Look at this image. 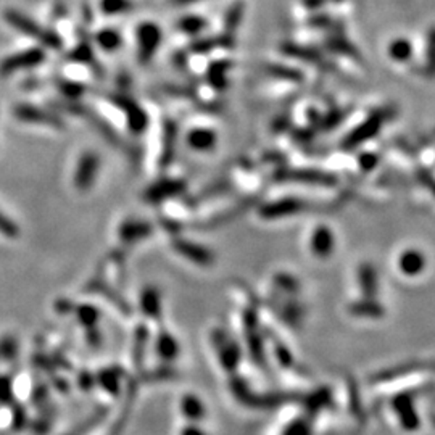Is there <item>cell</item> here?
<instances>
[{
  "label": "cell",
  "mask_w": 435,
  "mask_h": 435,
  "mask_svg": "<svg viewBox=\"0 0 435 435\" xmlns=\"http://www.w3.org/2000/svg\"><path fill=\"white\" fill-rule=\"evenodd\" d=\"M163 150H162V158L163 164H169L173 160L174 150H176V126L173 123H167L163 134Z\"/></svg>",
  "instance_id": "cell-25"
},
{
  "label": "cell",
  "mask_w": 435,
  "mask_h": 435,
  "mask_svg": "<svg viewBox=\"0 0 435 435\" xmlns=\"http://www.w3.org/2000/svg\"><path fill=\"white\" fill-rule=\"evenodd\" d=\"M176 5H189V3H195V2H200V0H173Z\"/></svg>",
  "instance_id": "cell-47"
},
{
  "label": "cell",
  "mask_w": 435,
  "mask_h": 435,
  "mask_svg": "<svg viewBox=\"0 0 435 435\" xmlns=\"http://www.w3.org/2000/svg\"><path fill=\"white\" fill-rule=\"evenodd\" d=\"M274 282H276L278 287L287 290V292H297L298 290V281L287 273L276 274V276H274Z\"/></svg>",
  "instance_id": "cell-37"
},
{
  "label": "cell",
  "mask_w": 435,
  "mask_h": 435,
  "mask_svg": "<svg viewBox=\"0 0 435 435\" xmlns=\"http://www.w3.org/2000/svg\"><path fill=\"white\" fill-rule=\"evenodd\" d=\"M96 39L99 46L103 50H107V52H114V50H118L121 47L123 42L121 34L114 31V29H102V31H99Z\"/></svg>",
  "instance_id": "cell-26"
},
{
  "label": "cell",
  "mask_w": 435,
  "mask_h": 435,
  "mask_svg": "<svg viewBox=\"0 0 435 435\" xmlns=\"http://www.w3.org/2000/svg\"><path fill=\"white\" fill-rule=\"evenodd\" d=\"M153 231L152 224L139 221V219H129V221H124L118 229V236L123 242H137L141 239L148 237Z\"/></svg>",
  "instance_id": "cell-18"
},
{
  "label": "cell",
  "mask_w": 435,
  "mask_h": 435,
  "mask_svg": "<svg viewBox=\"0 0 435 435\" xmlns=\"http://www.w3.org/2000/svg\"><path fill=\"white\" fill-rule=\"evenodd\" d=\"M60 91H62L65 96H68V97H71V99H76L79 96H83L84 87L81 86V84H78V83L62 81V83H60Z\"/></svg>",
  "instance_id": "cell-43"
},
{
  "label": "cell",
  "mask_w": 435,
  "mask_h": 435,
  "mask_svg": "<svg viewBox=\"0 0 435 435\" xmlns=\"http://www.w3.org/2000/svg\"><path fill=\"white\" fill-rule=\"evenodd\" d=\"M221 44V39H198L192 44V52L194 53H208L210 50L218 47Z\"/></svg>",
  "instance_id": "cell-40"
},
{
  "label": "cell",
  "mask_w": 435,
  "mask_h": 435,
  "mask_svg": "<svg viewBox=\"0 0 435 435\" xmlns=\"http://www.w3.org/2000/svg\"><path fill=\"white\" fill-rule=\"evenodd\" d=\"M141 308L142 313L147 318L158 319L162 316V295H160L158 289L153 286H147L141 293Z\"/></svg>",
  "instance_id": "cell-21"
},
{
  "label": "cell",
  "mask_w": 435,
  "mask_h": 435,
  "mask_svg": "<svg viewBox=\"0 0 435 435\" xmlns=\"http://www.w3.org/2000/svg\"><path fill=\"white\" fill-rule=\"evenodd\" d=\"M148 342V331L147 327H137L136 331V342H134V364H139L141 366L144 361V355H145V347H147Z\"/></svg>",
  "instance_id": "cell-33"
},
{
  "label": "cell",
  "mask_w": 435,
  "mask_h": 435,
  "mask_svg": "<svg viewBox=\"0 0 435 435\" xmlns=\"http://www.w3.org/2000/svg\"><path fill=\"white\" fill-rule=\"evenodd\" d=\"M133 3L131 0H102L100 2V10L107 17H114V15L126 13L128 10H131Z\"/></svg>",
  "instance_id": "cell-32"
},
{
  "label": "cell",
  "mask_w": 435,
  "mask_h": 435,
  "mask_svg": "<svg viewBox=\"0 0 435 435\" xmlns=\"http://www.w3.org/2000/svg\"><path fill=\"white\" fill-rule=\"evenodd\" d=\"M274 352H276V357L279 359V363L282 364V366L286 368H290L293 364V355L290 353V350L286 347V345L281 343L278 340V342H274Z\"/></svg>",
  "instance_id": "cell-38"
},
{
  "label": "cell",
  "mask_w": 435,
  "mask_h": 435,
  "mask_svg": "<svg viewBox=\"0 0 435 435\" xmlns=\"http://www.w3.org/2000/svg\"><path fill=\"white\" fill-rule=\"evenodd\" d=\"M427 71L429 74H435V28L429 33L427 44Z\"/></svg>",
  "instance_id": "cell-42"
},
{
  "label": "cell",
  "mask_w": 435,
  "mask_h": 435,
  "mask_svg": "<svg viewBox=\"0 0 435 435\" xmlns=\"http://www.w3.org/2000/svg\"><path fill=\"white\" fill-rule=\"evenodd\" d=\"M44 60H46V52L41 47H31L23 52L8 55L0 62V76H10V74L23 71V69L36 68Z\"/></svg>",
  "instance_id": "cell-4"
},
{
  "label": "cell",
  "mask_w": 435,
  "mask_h": 435,
  "mask_svg": "<svg viewBox=\"0 0 435 435\" xmlns=\"http://www.w3.org/2000/svg\"><path fill=\"white\" fill-rule=\"evenodd\" d=\"M2 353L5 355V357L7 358H12L13 355H15V352H17V348H15V342L12 339H8V340H3L2 342Z\"/></svg>",
  "instance_id": "cell-45"
},
{
  "label": "cell",
  "mask_w": 435,
  "mask_h": 435,
  "mask_svg": "<svg viewBox=\"0 0 435 435\" xmlns=\"http://www.w3.org/2000/svg\"><path fill=\"white\" fill-rule=\"evenodd\" d=\"M284 181H292L300 184H309V186H334L336 178L323 171H314V169H289L281 174Z\"/></svg>",
  "instance_id": "cell-15"
},
{
  "label": "cell",
  "mask_w": 435,
  "mask_h": 435,
  "mask_svg": "<svg viewBox=\"0 0 435 435\" xmlns=\"http://www.w3.org/2000/svg\"><path fill=\"white\" fill-rule=\"evenodd\" d=\"M413 47L409 41L407 39H395L393 42H390L389 46V55L392 57L395 62H407V60L411 58Z\"/></svg>",
  "instance_id": "cell-29"
},
{
  "label": "cell",
  "mask_w": 435,
  "mask_h": 435,
  "mask_svg": "<svg viewBox=\"0 0 435 435\" xmlns=\"http://www.w3.org/2000/svg\"><path fill=\"white\" fill-rule=\"evenodd\" d=\"M76 316L78 321L81 323L84 327L94 329L99 324L100 313L96 307H92V305H79V307H76Z\"/></svg>",
  "instance_id": "cell-30"
},
{
  "label": "cell",
  "mask_w": 435,
  "mask_h": 435,
  "mask_svg": "<svg viewBox=\"0 0 435 435\" xmlns=\"http://www.w3.org/2000/svg\"><path fill=\"white\" fill-rule=\"evenodd\" d=\"M419 368H421V366H419V364H416V363H411V364H400V366L390 368V369H387V371L379 373L377 376L374 377V381H377V382L393 381V379H400V377L409 376V374H411V373L418 371Z\"/></svg>",
  "instance_id": "cell-24"
},
{
  "label": "cell",
  "mask_w": 435,
  "mask_h": 435,
  "mask_svg": "<svg viewBox=\"0 0 435 435\" xmlns=\"http://www.w3.org/2000/svg\"><path fill=\"white\" fill-rule=\"evenodd\" d=\"M348 313L357 318H369V319H379L384 318L386 314V308L382 303L376 302V298H361L358 302H353L348 305Z\"/></svg>",
  "instance_id": "cell-20"
},
{
  "label": "cell",
  "mask_w": 435,
  "mask_h": 435,
  "mask_svg": "<svg viewBox=\"0 0 435 435\" xmlns=\"http://www.w3.org/2000/svg\"><path fill=\"white\" fill-rule=\"evenodd\" d=\"M181 413L182 416L191 421V424H197L207 418V407H205L203 400L197 397L195 393H186L181 400Z\"/></svg>",
  "instance_id": "cell-19"
},
{
  "label": "cell",
  "mask_w": 435,
  "mask_h": 435,
  "mask_svg": "<svg viewBox=\"0 0 435 435\" xmlns=\"http://www.w3.org/2000/svg\"><path fill=\"white\" fill-rule=\"evenodd\" d=\"M15 117L22 121L26 123H36V124H47V126H53V128H63L62 119L55 114L46 112V110L39 108V107H33V105H18L15 108Z\"/></svg>",
  "instance_id": "cell-16"
},
{
  "label": "cell",
  "mask_w": 435,
  "mask_h": 435,
  "mask_svg": "<svg viewBox=\"0 0 435 435\" xmlns=\"http://www.w3.org/2000/svg\"><path fill=\"white\" fill-rule=\"evenodd\" d=\"M242 15H244V5L242 3H234L232 7L228 10L226 17H224V28H226L228 33L236 31L239 24H241Z\"/></svg>",
  "instance_id": "cell-34"
},
{
  "label": "cell",
  "mask_w": 435,
  "mask_h": 435,
  "mask_svg": "<svg viewBox=\"0 0 435 435\" xmlns=\"http://www.w3.org/2000/svg\"><path fill=\"white\" fill-rule=\"evenodd\" d=\"M358 286L363 298H376L379 290L377 269L371 263H361L358 268Z\"/></svg>",
  "instance_id": "cell-17"
},
{
  "label": "cell",
  "mask_w": 435,
  "mask_h": 435,
  "mask_svg": "<svg viewBox=\"0 0 435 435\" xmlns=\"http://www.w3.org/2000/svg\"><path fill=\"white\" fill-rule=\"evenodd\" d=\"M244 332H245V342H247L248 353L253 358L257 364H263L264 361V339L259 332L258 327V318L253 309H248L244 314Z\"/></svg>",
  "instance_id": "cell-7"
},
{
  "label": "cell",
  "mask_w": 435,
  "mask_h": 435,
  "mask_svg": "<svg viewBox=\"0 0 435 435\" xmlns=\"http://www.w3.org/2000/svg\"><path fill=\"white\" fill-rule=\"evenodd\" d=\"M229 63L228 62H216L208 68V81L212 86L216 89H224L228 84L226 74H228Z\"/></svg>",
  "instance_id": "cell-27"
},
{
  "label": "cell",
  "mask_w": 435,
  "mask_h": 435,
  "mask_svg": "<svg viewBox=\"0 0 435 435\" xmlns=\"http://www.w3.org/2000/svg\"><path fill=\"white\" fill-rule=\"evenodd\" d=\"M173 248L194 264L198 266H210L214 262V255L210 248L203 247L197 242L187 241V239H176L173 241Z\"/></svg>",
  "instance_id": "cell-11"
},
{
  "label": "cell",
  "mask_w": 435,
  "mask_h": 435,
  "mask_svg": "<svg viewBox=\"0 0 435 435\" xmlns=\"http://www.w3.org/2000/svg\"><path fill=\"white\" fill-rule=\"evenodd\" d=\"M382 123H384L382 113L373 114L371 118H368L366 121H363L357 129H355V131H352L347 137H345L343 145L347 148H355V147H358V145H361L363 142L369 141V139H373L379 133V129L382 128Z\"/></svg>",
  "instance_id": "cell-14"
},
{
  "label": "cell",
  "mask_w": 435,
  "mask_h": 435,
  "mask_svg": "<svg viewBox=\"0 0 435 435\" xmlns=\"http://www.w3.org/2000/svg\"><path fill=\"white\" fill-rule=\"evenodd\" d=\"M73 60H76V62H91L92 60V50L89 46H79L78 49H74L73 52Z\"/></svg>",
  "instance_id": "cell-44"
},
{
  "label": "cell",
  "mask_w": 435,
  "mask_h": 435,
  "mask_svg": "<svg viewBox=\"0 0 435 435\" xmlns=\"http://www.w3.org/2000/svg\"><path fill=\"white\" fill-rule=\"evenodd\" d=\"M0 236L7 239H17L19 236L18 224L12 218L7 216L2 210H0Z\"/></svg>",
  "instance_id": "cell-35"
},
{
  "label": "cell",
  "mask_w": 435,
  "mask_h": 435,
  "mask_svg": "<svg viewBox=\"0 0 435 435\" xmlns=\"http://www.w3.org/2000/svg\"><path fill=\"white\" fill-rule=\"evenodd\" d=\"M187 144L197 152H208L216 145V133L207 128H195L187 134Z\"/></svg>",
  "instance_id": "cell-22"
},
{
  "label": "cell",
  "mask_w": 435,
  "mask_h": 435,
  "mask_svg": "<svg viewBox=\"0 0 435 435\" xmlns=\"http://www.w3.org/2000/svg\"><path fill=\"white\" fill-rule=\"evenodd\" d=\"M100 171V158L96 152L83 153L79 158L76 171H74V186L78 191L86 192L96 184Z\"/></svg>",
  "instance_id": "cell-6"
},
{
  "label": "cell",
  "mask_w": 435,
  "mask_h": 435,
  "mask_svg": "<svg viewBox=\"0 0 435 435\" xmlns=\"http://www.w3.org/2000/svg\"><path fill=\"white\" fill-rule=\"evenodd\" d=\"M212 343L216 350L219 364L229 374H236L239 364H241V347L236 340H232L221 329H214L212 332Z\"/></svg>",
  "instance_id": "cell-2"
},
{
  "label": "cell",
  "mask_w": 435,
  "mask_h": 435,
  "mask_svg": "<svg viewBox=\"0 0 435 435\" xmlns=\"http://www.w3.org/2000/svg\"><path fill=\"white\" fill-rule=\"evenodd\" d=\"M178 26L182 33L195 36V34L202 33L207 28V22L202 17H197V15H187V17H182L179 19Z\"/></svg>",
  "instance_id": "cell-31"
},
{
  "label": "cell",
  "mask_w": 435,
  "mask_h": 435,
  "mask_svg": "<svg viewBox=\"0 0 435 435\" xmlns=\"http://www.w3.org/2000/svg\"><path fill=\"white\" fill-rule=\"evenodd\" d=\"M113 102L119 110H123L124 114H126V121L129 129H131V133L142 134L145 129H147L148 124L147 114H145L144 110L139 107L136 102H133V100L128 97H113Z\"/></svg>",
  "instance_id": "cell-13"
},
{
  "label": "cell",
  "mask_w": 435,
  "mask_h": 435,
  "mask_svg": "<svg viewBox=\"0 0 435 435\" xmlns=\"http://www.w3.org/2000/svg\"><path fill=\"white\" fill-rule=\"evenodd\" d=\"M397 266L400 273L407 278H418L426 271L427 268V258L423 250L419 248H404L402 253L398 255Z\"/></svg>",
  "instance_id": "cell-12"
},
{
  "label": "cell",
  "mask_w": 435,
  "mask_h": 435,
  "mask_svg": "<svg viewBox=\"0 0 435 435\" xmlns=\"http://www.w3.org/2000/svg\"><path fill=\"white\" fill-rule=\"evenodd\" d=\"M155 350H157L158 357L164 361H174L181 353V345L173 334L162 332L157 339V343H155Z\"/></svg>",
  "instance_id": "cell-23"
},
{
  "label": "cell",
  "mask_w": 435,
  "mask_h": 435,
  "mask_svg": "<svg viewBox=\"0 0 435 435\" xmlns=\"http://www.w3.org/2000/svg\"><path fill=\"white\" fill-rule=\"evenodd\" d=\"M96 381L100 384V387H102L105 392L112 395H117L119 392V376L114 369H102V371L97 374Z\"/></svg>",
  "instance_id": "cell-28"
},
{
  "label": "cell",
  "mask_w": 435,
  "mask_h": 435,
  "mask_svg": "<svg viewBox=\"0 0 435 435\" xmlns=\"http://www.w3.org/2000/svg\"><path fill=\"white\" fill-rule=\"evenodd\" d=\"M13 400V384L10 377H0V403H10Z\"/></svg>",
  "instance_id": "cell-41"
},
{
  "label": "cell",
  "mask_w": 435,
  "mask_h": 435,
  "mask_svg": "<svg viewBox=\"0 0 435 435\" xmlns=\"http://www.w3.org/2000/svg\"><path fill=\"white\" fill-rule=\"evenodd\" d=\"M282 435H312V424L307 418H298L284 429Z\"/></svg>",
  "instance_id": "cell-36"
},
{
  "label": "cell",
  "mask_w": 435,
  "mask_h": 435,
  "mask_svg": "<svg viewBox=\"0 0 435 435\" xmlns=\"http://www.w3.org/2000/svg\"><path fill=\"white\" fill-rule=\"evenodd\" d=\"M303 210H307V203L303 200L295 197H284L264 203L263 207H259L258 213L266 221H274V219L293 216V214L302 213Z\"/></svg>",
  "instance_id": "cell-5"
},
{
  "label": "cell",
  "mask_w": 435,
  "mask_h": 435,
  "mask_svg": "<svg viewBox=\"0 0 435 435\" xmlns=\"http://www.w3.org/2000/svg\"><path fill=\"white\" fill-rule=\"evenodd\" d=\"M179 435H208L207 432L203 431L202 427H198L197 424H189V426H186L181 431V434Z\"/></svg>",
  "instance_id": "cell-46"
},
{
  "label": "cell",
  "mask_w": 435,
  "mask_h": 435,
  "mask_svg": "<svg viewBox=\"0 0 435 435\" xmlns=\"http://www.w3.org/2000/svg\"><path fill=\"white\" fill-rule=\"evenodd\" d=\"M163 33L158 24L152 22H144L137 28V44H139V57L142 62H150L157 52L160 44H162Z\"/></svg>",
  "instance_id": "cell-8"
},
{
  "label": "cell",
  "mask_w": 435,
  "mask_h": 435,
  "mask_svg": "<svg viewBox=\"0 0 435 435\" xmlns=\"http://www.w3.org/2000/svg\"><path fill=\"white\" fill-rule=\"evenodd\" d=\"M392 411L398 419L400 427L407 432H416L421 427V416L416 409L414 395L409 392H400L390 400Z\"/></svg>",
  "instance_id": "cell-3"
},
{
  "label": "cell",
  "mask_w": 435,
  "mask_h": 435,
  "mask_svg": "<svg viewBox=\"0 0 435 435\" xmlns=\"http://www.w3.org/2000/svg\"><path fill=\"white\" fill-rule=\"evenodd\" d=\"M329 400H331V395H329L327 390H319V392H314L312 397L308 398V408L312 411H318L323 404H327Z\"/></svg>",
  "instance_id": "cell-39"
},
{
  "label": "cell",
  "mask_w": 435,
  "mask_h": 435,
  "mask_svg": "<svg viewBox=\"0 0 435 435\" xmlns=\"http://www.w3.org/2000/svg\"><path fill=\"white\" fill-rule=\"evenodd\" d=\"M186 182L182 179H160L153 182L144 194L148 203H162L164 200L176 197L186 191Z\"/></svg>",
  "instance_id": "cell-10"
},
{
  "label": "cell",
  "mask_w": 435,
  "mask_h": 435,
  "mask_svg": "<svg viewBox=\"0 0 435 435\" xmlns=\"http://www.w3.org/2000/svg\"><path fill=\"white\" fill-rule=\"evenodd\" d=\"M3 18L13 29H17V31L24 34V36L36 37L37 41L41 42L42 46H46L47 49L58 50L63 46V41L58 33H55L53 29H47V28L44 29L41 24L34 22L33 18H29L28 15L19 12V10H15V8L5 10Z\"/></svg>",
  "instance_id": "cell-1"
},
{
  "label": "cell",
  "mask_w": 435,
  "mask_h": 435,
  "mask_svg": "<svg viewBox=\"0 0 435 435\" xmlns=\"http://www.w3.org/2000/svg\"><path fill=\"white\" fill-rule=\"evenodd\" d=\"M336 245L337 239L331 226H327V224H318L313 229L312 236H309V250H312L313 257L319 259H327L336 252Z\"/></svg>",
  "instance_id": "cell-9"
}]
</instances>
